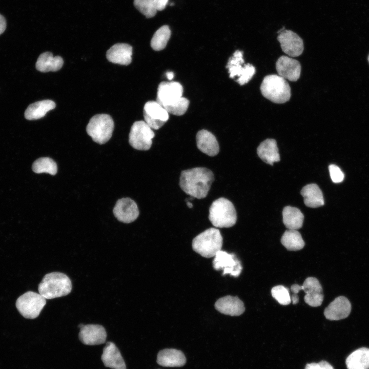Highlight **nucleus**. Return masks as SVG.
<instances>
[{
    "mask_svg": "<svg viewBox=\"0 0 369 369\" xmlns=\"http://www.w3.org/2000/svg\"><path fill=\"white\" fill-rule=\"evenodd\" d=\"M305 369H321L319 363H311L306 365Z\"/></svg>",
    "mask_w": 369,
    "mask_h": 369,
    "instance_id": "40",
    "label": "nucleus"
},
{
    "mask_svg": "<svg viewBox=\"0 0 369 369\" xmlns=\"http://www.w3.org/2000/svg\"><path fill=\"white\" fill-rule=\"evenodd\" d=\"M189 100L182 96L172 104L164 107L169 113L175 115H182L187 111Z\"/></svg>",
    "mask_w": 369,
    "mask_h": 369,
    "instance_id": "34",
    "label": "nucleus"
},
{
    "mask_svg": "<svg viewBox=\"0 0 369 369\" xmlns=\"http://www.w3.org/2000/svg\"><path fill=\"white\" fill-rule=\"evenodd\" d=\"M209 219L216 228H230L237 221L233 204L227 198L221 197L214 200L209 209Z\"/></svg>",
    "mask_w": 369,
    "mask_h": 369,
    "instance_id": "4",
    "label": "nucleus"
},
{
    "mask_svg": "<svg viewBox=\"0 0 369 369\" xmlns=\"http://www.w3.org/2000/svg\"><path fill=\"white\" fill-rule=\"evenodd\" d=\"M262 95L276 104H283L289 101L291 96L289 83L283 77L276 74L265 76L260 86Z\"/></svg>",
    "mask_w": 369,
    "mask_h": 369,
    "instance_id": "3",
    "label": "nucleus"
},
{
    "mask_svg": "<svg viewBox=\"0 0 369 369\" xmlns=\"http://www.w3.org/2000/svg\"><path fill=\"white\" fill-rule=\"evenodd\" d=\"M245 66L246 69L243 74L236 80L241 86L248 83L255 73V68L252 64L248 63L245 64Z\"/></svg>",
    "mask_w": 369,
    "mask_h": 369,
    "instance_id": "36",
    "label": "nucleus"
},
{
    "mask_svg": "<svg viewBox=\"0 0 369 369\" xmlns=\"http://www.w3.org/2000/svg\"><path fill=\"white\" fill-rule=\"evenodd\" d=\"M271 294L273 297L281 305H288L291 302L289 291L283 285L273 287L271 290Z\"/></svg>",
    "mask_w": 369,
    "mask_h": 369,
    "instance_id": "35",
    "label": "nucleus"
},
{
    "mask_svg": "<svg viewBox=\"0 0 369 369\" xmlns=\"http://www.w3.org/2000/svg\"><path fill=\"white\" fill-rule=\"evenodd\" d=\"M291 289L294 295H297L300 291L303 290L305 293L304 301L311 306H319L322 303L324 298L322 288L318 280L315 277H308L302 285L294 284Z\"/></svg>",
    "mask_w": 369,
    "mask_h": 369,
    "instance_id": "9",
    "label": "nucleus"
},
{
    "mask_svg": "<svg viewBox=\"0 0 369 369\" xmlns=\"http://www.w3.org/2000/svg\"><path fill=\"white\" fill-rule=\"evenodd\" d=\"M222 237L219 230L211 228L196 236L192 241L194 251L206 258L214 257L221 250Z\"/></svg>",
    "mask_w": 369,
    "mask_h": 369,
    "instance_id": "5",
    "label": "nucleus"
},
{
    "mask_svg": "<svg viewBox=\"0 0 369 369\" xmlns=\"http://www.w3.org/2000/svg\"><path fill=\"white\" fill-rule=\"evenodd\" d=\"M32 168L33 171L38 174L46 173L54 175L57 171L56 163L49 157H41L36 159Z\"/></svg>",
    "mask_w": 369,
    "mask_h": 369,
    "instance_id": "32",
    "label": "nucleus"
},
{
    "mask_svg": "<svg viewBox=\"0 0 369 369\" xmlns=\"http://www.w3.org/2000/svg\"><path fill=\"white\" fill-rule=\"evenodd\" d=\"M64 60L59 56H53L52 53L46 52L41 54L36 62V69L42 72L57 71L63 67Z\"/></svg>",
    "mask_w": 369,
    "mask_h": 369,
    "instance_id": "25",
    "label": "nucleus"
},
{
    "mask_svg": "<svg viewBox=\"0 0 369 369\" xmlns=\"http://www.w3.org/2000/svg\"><path fill=\"white\" fill-rule=\"evenodd\" d=\"M243 63V52L236 50L233 56L229 58L226 66L230 78H234L236 76L239 78L242 75L245 69V65L242 66Z\"/></svg>",
    "mask_w": 369,
    "mask_h": 369,
    "instance_id": "30",
    "label": "nucleus"
},
{
    "mask_svg": "<svg viewBox=\"0 0 369 369\" xmlns=\"http://www.w3.org/2000/svg\"><path fill=\"white\" fill-rule=\"evenodd\" d=\"M213 260V266L215 270H222V275L227 274L238 277L242 269L240 261L234 254H230L227 252L220 250L215 256Z\"/></svg>",
    "mask_w": 369,
    "mask_h": 369,
    "instance_id": "11",
    "label": "nucleus"
},
{
    "mask_svg": "<svg viewBox=\"0 0 369 369\" xmlns=\"http://www.w3.org/2000/svg\"><path fill=\"white\" fill-rule=\"evenodd\" d=\"M214 180V174L210 169L194 168L181 171L179 186L187 194L202 199L207 196Z\"/></svg>",
    "mask_w": 369,
    "mask_h": 369,
    "instance_id": "1",
    "label": "nucleus"
},
{
    "mask_svg": "<svg viewBox=\"0 0 369 369\" xmlns=\"http://www.w3.org/2000/svg\"><path fill=\"white\" fill-rule=\"evenodd\" d=\"M101 360L105 366L112 369H126L125 362L115 344L108 342L104 347Z\"/></svg>",
    "mask_w": 369,
    "mask_h": 369,
    "instance_id": "21",
    "label": "nucleus"
},
{
    "mask_svg": "<svg viewBox=\"0 0 369 369\" xmlns=\"http://www.w3.org/2000/svg\"><path fill=\"white\" fill-rule=\"evenodd\" d=\"M186 201H187V204L188 207L189 208H192L193 207V204H192V203H191V202L189 201V199H188L187 200H186Z\"/></svg>",
    "mask_w": 369,
    "mask_h": 369,
    "instance_id": "43",
    "label": "nucleus"
},
{
    "mask_svg": "<svg viewBox=\"0 0 369 369\" xmlns=\"http://www.w3.org/2000/svg\"><path fill=\"white\" fill-rule=\"evenodd\" d=\"M157 362L165 367H181L186 363V358L180 350L166 348L158 353Z\"/></svg>",
    "mask_w": 369,
    "mask_h": 369,
    "instance_id": "22",
    "label": "nucleus"
},
{
    "mask_svg": "<svg viewBox=\"0 0 369 369\" xmlns=\"http://www.w3.org/2000/svg\"><path fill=\"white\" fill-rule=\"evenodd\" d=\"M215 308L220 313L232 316H239L245 310L243 302L238 297L231 296L218 299L215 303Z\"/></svg>",
    "mask_w": 369,
    "mask_h": 369,
    "instance_id": "18",
    "label": "nucleus"
},
{
    "mask_svg": "<svg viewBox=\"0 0 369 369\" xmlns=\"http://www.w3.org/2000/svg\"><path fill=\"white\" fill-rule=\"evenodd\" d=\"M352 305L348 299L343 296L336 298L325 309L324 315L327 319L339 320L348 316Z\"/></svg>",
    "mask_w": 369,
    "mask_h": 369,
    "instance_id": "17",
    "label": "nucleus"
},
{
    "mask_svg": "<svg viewBox=\"0 0 369 369\" xmlns=\"http://www.w3.org/2000/svg\"><path fill=\"white\" fill-rule=\"evenodd\" d=\"M345 363L347 369H369V348L361 347L353 352Z\"/></svg>",
    "mask_w": 369,
    "mask_h": 369,
    "instance_id": "27",
    "label": "nucleus"
},
{
    "mask_svg": "<svg viewBox=\"0 0 369 369\" xmlns=\"http://www.w3.org/2000/svg\"><path fill=\"white\" fill-rule=\"evenodd\" d=\"M6 28V21L5 17L0 14V35L2 34Z\"/></svg>",
    "mask_w": 369,
    "mask_h": 369,
    "instance_id": "39",
    "label": "nucleus"
},
{
    "mask_svg": "<svg viewBox=\"0 0 369 369\" xmlns=\"http://www.w3.org/2000/svg\"><path fill=\"white\" fill-rule=\"evenodd\" d=\"M72 290L70 278L65 274L52 272L46 274L38 284L39 293L46 299L65 296Z\"/></svg>",
    "mask_w": 369,
    "mask_h": 369,
    "instance_id": "2",
    "label": "nucleus"
},
{
    "mask_svg": "<svg viewBox=\"0 0 369 369\" xmlns=\"http://www.w3.org/2000/svg\"><path fill=\"white\" fill-rule=\"evenodd\" d=\"M281 242L288 250L297 251L304 246V241L300 233L296 230L288 229L283 234Z\"/></svg>",
    "mask_w": 369,
    "mask_h": 369,
    "instance_id": "29",
    "label": "nucleus"
},
{
    "mask_svg": "<svg viewBox=\"0 0 369 369\" xmlns=\"http://www.w3.org/2000/svg\"><path fill=\"white\" fill-rule=\"evenodd\" d=\"M157 11H162L165 9L168 0H154Z\"/></svg>",
    "mask_w": 369,
    "mask_h": 369,
    "instance_id": "38",
    "label": "nucleus"
},
{
    "mask_svg": "<svg viewBox=\"0 0 369 369\" xmlns=\"http://www.w3.org/2000/svg\"><path fill=\"white\" fill-rule=\"evenodd\" d=\"M46 304V299L39 293L28 291L19 296L16 301V307L25 318H37Z\"/></svg>",
    "mask_w": 369,
    "mask_h": 369,
    "instance_id": "7",
    "label": "nucleus"
},
{
    "mask_svg": "<svg viewBox=\"0 0 369 369\" xmlns=\"http://www.w3.org/2000/svg\"><path fill=\"white\" fill-rule=\"evenodd\" d=\"M114 128L113 120L109 115L99 114L90 119L86 131L94 141L104 144L112 137Z\"/></svg>",
    "mask_w": 369,
    "mask_h": 369,
    "instance_id": "6",
    "label": "nucleus"
},
{
    "mask_svg": "<svg viewBox=\"0 0 369 369\" xmlns=\"http://www.w3.org/2000/svg\"><path fill=\"white\" fill-rule=\"evenodd\" d=\"M145 121L152 129L158 130L168 120L169 113L156 101H149L144 107Z\"/></svg>",
    "mask_w": 369,
    "mask_h": 369,
    "instance_id": "10",
    "label": "nucleus"
},
{
    "mask_svg": "<svg viewBox=\"0 0 369 369\" xmlns=\"http://www.w3.org/2000/svg\"><path fill=\"white\" fill-rule=\"evenodd\" d=\"M155 134L145 121H137L131 127L129 135L130 145L138 150L150 149Z\"/></svg>",
    "mask_w": 369,
    "mask_h": 369,
    "instance_id": "8",
    "label": "nucleus"
},
{
    "mask_svg": "<svg viewBox=\"0 0 369 369\" xmlns=\"http://www.w3.org/2000/svg\"><path fill=\"white\" fill-rule=\"evenodd\" d=\"M283 222L288 229L298 230L303 225L304 216L300 210L291 206L284 207L282 211Z\"/></svg>",
    "mask_w": 369,
    "mask_h": 369,
    "instance_id": "28",
    "label": "nucleus"
},
{
    "mask_svg": "<svg viewBox=\"0 0 369 369\" xmlns=\"http://www.w3.org/2000/svg\"><path fill=\"white\" fill-rule=\"evenodd\" d=\"M132 47L129 44L118 43L113 45L106 53L107 59L114 64L128 65L132 61Z\"/></svg>",
    "mask_w": 369,
    "mask_h": 369,
    "instance_id": "19",
    "label": "nucleus"
},
{
    "mask_svg": "<svg viewBox=\"0 0 369 369\" xmlns=\"http://www.w3.org/2000/svg\"><path fill=\"white\" fill-rule=\"evenodd\" d=\"M306 206L316 208L324 205L322 192L317 184H308L303 187L300 192Z\"/></svg>",
    "mask_w": 369,
    "mask_h": 369,
    "instance_id": "24",
    "label": "nucleus"
},
{
    "mask_svg": "<svg viewBox=\"0 0 369 369\" xmlns=\"http://www.w3.org/2000/svg\"><path fill=\"white\" fill-rule=\"evenodd\" d=\"M284 30H285V27H283L277 31V33L279 34Z\"/></svg>",
    "mask_w": 369,
    "mask_h": 369,
    "instance_id": "44",
    "label": "nucleus"
},
{
    "mask_svg": "<svg viewBox=\"0 0 369 369\" xmlns=\"http://www.w3.org/2000/svg\"><path fill=\"white\" fill-rule=\"evenodd\" d=\"M182 93V86L178 82L162 81L158 87L156 101L165 107L181 97Z\"/></svg>",
    "mask_w": 369,
    "mask_h": 369,
    "instance_id": "13",
    "label": "nucleus"
},
{
    "mask_svg": "<svg viewBox=\"0 0 369 369\" xmlns=\"http://www.w3.org/2000/svg\"><path fill=\"white\" fill-rule=\"evenodd\" d=\"M55 107V102L49 99L35 102L30 104L26 109L24 113L25 117L29 120L40 119Z\"/></svg>",
    "mask_w": 369,
    "mask_h": 369,
    "instance_id": "26",
    "label": "nucleus"
},
{
    "mask_svg": "<svg viewBox=\"0 0 369 369\" xmlns=\"http://www.w3.org/2000/svg\"><path fill=\"white\" fill-rule=\"evenodd\" d=\"M257 153L261 160L272 166L280 161L277 142L274 139L269 138L261 142L257 148Z\"/></svg>",
    "mask_w": 369,
    "mask_h": 369,
    "instance_id": "23",
    "label": "nucleus"
},
{
    "mask_svg": "<svg viewBox=\"0 0 369 369\" xmlns=\"http://www.w3.org/2000/svg\"><path fill=\"white\" fill-rule=\"evenodd\" d=\"M171 30L167 25L159 28L154 34L151 40V46L155 51L163 49L170 39Z\"/></svg>",
    "mask_w": 369,
    "mask_h": 369,
    "instance_id": "31",
    "label": "nucleus"
},
{
    "mask_svg": "<svg viewBox=\"0 0 369 369\" xmlns=\"http://www.w3.org/2000/svg\"><path fill=\"white\" fill-rule=\"evenodd\" d=\"M134 5L147 18L153 17L157 11L154 0H134Z\"/></svg>",
    "mask_w": 369,
    "mask_h": 369,
    "instance_id": "33",
    "label": "nucleus"
},
{
    "mask_svg": "<svg viewBox=\"0 0 369 369\" xmlns=\"http://www.w3.org/2000/svg\"><path fill=\"white\" fill-rule=\"evenodd\" d=\"M319 363L321 369H334L333 367L326 361H321Z\"/></svg>",
    "mask_w": 369,
    "mask_h": 369,
    "instance_id": "41",
    "label": "nucleus"
},
{
    "mask_svg": "<svg viewBox=\"0 0 369 369\" xmlns=\"http://www.w3.org/2000/svg\"><path fill=\"white\" fill-rule=\"evenodd\" d=\"M283 52L291 57L300 55L304 49L302 39L295 32L285 29L277 36Z\"/></svg>",
    "mask_w": 369,
    "mask_h": 369,
    "instance_id": "12",
    "label": "nucleus"
},
{
    "mask_svg": "<svg viewBox=\"0 0 369 369\" xmlns=\"http://www.w3.org/2000/svg\"><path fill=\"white\" fill-rule=\"evenodd\" d=\"M167 77L169 80H171L173 78L174 74L173 72H167L166 73Z\"/></svg>",
    "mask_w": 369,
    "mask_h": 369,
    "instance_id": "42",
    "label": "nucleus"
},
{
    "mask_svg": "<svg viewBox=\"0 0 369 369\" xmlns=\"http://www.w3.org/2000/svg\"><path fill=\"white\" fill-rule=\"evenodd\" d=\"M368 61H369V56H368Z\"/></svg>",
    "mask_w": 369,
    "mask_h": 369,
    "instance_id": "46",
    "label": "nucleus"
},
{
    "mask_svg": "<svg viewBox=\"0 0 369 369\" xmlns=\"http://www.w3.org/2000/svg\"><path fill=\"white\" fill-rule=\"evenodd\" d=\"M276 69L278 75L290 81H296L300 77L301 65L300 63L287 56H281L276 63Z\"/></svg>",
    "mask_w": 369,
    "mask_h": 369,
    "instance_id": "15",
    "label": "nucleus"
},
{
    "mask_svg": "<svg viewBox=\"0 0 369 369\" xmlns=\"http://www.w3.org/2000/svg\"><path fill=\"white\" fill-rule=\"evenodd\" d=\"M113 212L119 221L127 223L135 220L139 214L136 203L128 197L118 200Z\"/></svg>",
    "mask_w": 369,
    "mask_h": 369,
    "instance_id": "14",
    "label": "nucleus"
},
{
    "mask_svg": "<svg viewBox=\"0 0 369 369\" xmlns=\"http://www.w3.org/2000/svg\"><path fill=\"white\" fill-rule=\"evenodd\" d=\"M196 145L202 153L210 156L217 155L219 146L215 136L206 130L199 131L196 136Z\"/></svg>",
    "mask_w": 369,
    "mask_h": 369,
    "instance_id": "20",
    "label": "nucleus"
},
{
    "mask_svg": "<svg viewBox=\"0 0 369 369\" xmlns=\"http://www.w3.org/2000/svg\"><path fill=\"white\" fill-rule=\"evenodd\" d=\"M84 325L83 324H80L78 325V327H79V328H81V327H82Z\"/></svg>",
    "mask_w": 369,
    "mask_h": 369,
    "instance_id": "45",
    "label": "nucleus"
},
{
    "mask_svg": "<svg viewBox=\"0 0 369 369\" xmlns=\"http://www.w3.org/2000/svg\"><path fill=\"white\" fill-rule=\"evenodd\" d=\"M80 341L86 345H94L104 343L107 338L105 328L98 324L84 325L78 334Z\"/></svg>",
    "mask_w": 369,
    "mask_h": 369,
    "instance_id": "16",
    "label": "nucleus"
},
{
    "mask_svg": "<svg viewBox=\"0 0 369 369\" xmlns=\"http://www.w3.org/2000/svg\"><path fill=\"white\" fill-rule=\"evenodd\" d=\"M330 176L332 180L334 183H340L342 182L344 175L341 169L336 165L332 164L329 167Z\"/></svg>",
    "mask_w": 369,
    "mask_h": 369,
    "instance_id": "37",
    "label": "nucleus"
}]
</instances>
